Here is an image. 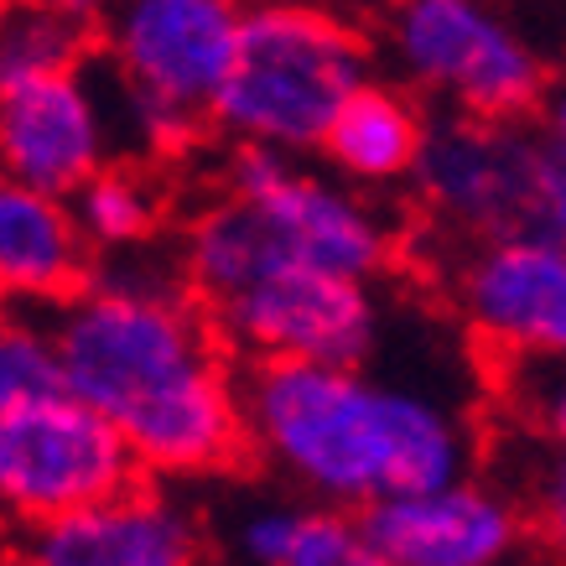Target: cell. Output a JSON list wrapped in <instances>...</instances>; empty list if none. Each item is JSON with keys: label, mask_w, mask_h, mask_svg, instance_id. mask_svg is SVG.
<instances>
[{"label": "cell", "mask_w": 566, "mask_h": 566, "mask_svg": "<svg viewBox=\"0 0 566 566\" xmlns=\"http://www.w3.org/2000/svg\"><path fill=\"white\" fill-rule=\"evenodd\" d=\"M427 99H416L400 78H369L338 109V120L323 140V156L354 188H395V182H411L421 146H427Z\"/></svg>", "instance_id": "9a60e30c"}, {"label": "cell", "mask_w": 566, "mask_h": 566, "mask_svg": "<svg viewBox=\"0 0 566 566\" xmlns=\"http://www.w3.org/2000/svg\"><path fill=\"white\" fill-rule=\"evenodd\" d=\"M48 6H63V11H73V17L99 21V11H104V6H109V0H48Z\"/></svg>", "instance_id": "cb8c5ba5"}, {"label": "cell", "mask_w": 566, "mask_h": 566, "mask_svg": "<svg viewBox=\"0 0 566 566\" xmlns=\"http://www.w3.org/2000/svg\"><path fill=\"white\" fill-rule=\"evenodd\" d=\"M120 151L115 99L99 57L84 69L0 84V167L6 182L73 198Z\"/></svg>", "instance_id": "30bf717a"}, {"label": "cell", "mask_w": 566, "mask_h": 566, "mask_svg": "<svg viewBox=\"0 0 566 566\" xmlns=\"http://www.w3.org/2000/svg\"><path fill=\"white\" fill-rule=\"evenodd\" d=\"M69 203L78 213L84 240L94 244V255H140V244L161 223V188L146 167H130V161H109Z\"/></svg>", "instance_id": "e0dca14e"}, {"label": "cell", "mask_w": 566, "mask_h": 566, "mask_svg": "<svg viewBox=\"0 0 566 566\" xmlns=\"http://www.w3.org/2000/svg\"><path fill=\"white\" fill-rule=\"evenodd\" d=\"M390 255L395 229L364 188L344 182L333 167L317 172L302 156L234 146L219 198H208L182 234V281L213 307L281 265L375 281Z\"/></svg>", "instance_id": "3957f363"}, {"label": "cell", "mask_w": 566, "mask_h": 566, "mask_svg": "<svg viewBox=\"0 0 566 566\" xmlns=\"http://www.w3.org/2000/svg\"><path fill=\"white\" fill-rule=\"evenodd\" d=\"M452 302L504 359H566V244L535 229L468 240L452 265Z\"/></svg>", "instance_id": "8fae6325"}, {"label": "cell", "mask_w": 566, "mask_h": 566, "mask_svg": "<svg viewBox=\"0 0 566 566\" xmlns=\"http://www.w3.org/2000/svg\"><path fill=\"white\" fill-rule=\"evenodd\" d=\"M88 63V21L48 6V0H11L0 21V84L63 73Z\"/></svg>", "instance_id": "ac0fdd59"}, {"label": "cell", "mask_w": 566, "mask_h": 566, "mask_svg": "<svg viewBox=\"0 0 566 566\" xmlns=\"http://www.w3.org/2000/svg\"><path fill=\"white\" fill-rule=\"evenodd\" d=\"M52 333L69 390L125 431L146 473H219L250 447L244 375L188 281L109 255V271L57 307Z\"/></svg>", "instance_id": "6da1fadb"}, {"label": "cell", "mask_w": 566, "mask_h": 566, "mask_svg": "<svg viewBox=\"0 0 566 566\" xmlns=\"http://www.w3.org/2000/svg\"><path fill=\"white\" fill-rule=\"evenodd\" d=\"M504 400L531 442L566 447V359H504Z\"/></svg>", "instance_id": "ffe728a7"}, {"label": "cell", "mask_w": 566, "mask_h": 566, "mask_svg": "<svg viewBox=\"0 0 566 566\" xmlns=\"http://www.w3.org/2000/svg\"><path fill=\"white\" fill-rule=\"evenodd\" d=\"M535 130L546 136V146L556 156H566V63L556 69V78H551L546 99H541V109H535Z\"/></svg>", "instance_id": "603a6c76"}, {"label": "cell", "mask_w": 566, "mask_h": 566, "mask_svg": "<svg viewBox=\"0 0 566 566\" xmlns=\"http://www.w3.org/2000/svg\"><path fill=\"white\" fill-rule=\"evenodd\" d=\"M525 229L566 244V156L546 151V167H541V182H535V203H531V223Z\"/></svg>", "instance_id": "7402d4cb"}, {"label": "cell", "mask_w": 566, "mask_h": 566, "mask_svg": "<svg viewBox=\"0 0 566 566\" xmlns=\"http://www.w3.org/2000/svg\"><path fill=\"white\" fill-rule=\"evenodd\" d=\"M525 515L566 562V447L535 442V458L525 463Z\"/></svg>", "instance_id": "44dd1931"}, {"label": "cell", "mask_w": 566, "mask_h": 566, "mask_svg": "<svg viewBox=\"0 0 566 566\" xmlns=\"http://www.w3.org/2000/svg\"><path fill=\"white\" fill-rule=\"evenodd\" d=\"M323 6H338V11H348V17H375L385 0H323Z\"/></svg>", "instance_id": "d4e9b609"}, {"label": "cell", "mask_w": 566, "mask_h": 566, "mask_svg": "<svg viewBox=\"0 0 566 566\" xmlns=\"http://www.w3.org/2000/svg\"><path fill=\"white\" fill-rule=\"evenodd\" d=\"M359 520L395 566H510L525 541V510L479 473L395 494Z\"/></svg>", "instance_id": "7c38bea8"}, {"label": "cell", "mask_w": 566, "mask_h": 566, "mask_svg": "<svg viewBox=\"0 0 566 566\" xmlns=\"http://www.w3.org/2000/svg\"><path fill=\"white\" fill-rule=\"evenodd\" d=\"M120 151H182L229 84L244 0H109L94 21Z\"/></svg>", "instance_id": "8992f818"}, {"label": "cell", "mask_w": 566, "mask_h": 566, "mask_svg": "<svg viewBox=\"0 0 566 566\" xmlns=\"http://www.w3.org/2000/svg\"><path fill=\"white\" fill-rule=\"evenodd\" d=\"M136 473L125 431L73 390L0 406V499L27 525L125 494Z\"/></svg>", "instance_id": "52a82bcc"}, {"label": "cell", "mask_w": 566, "mask_h": 566, "mask_svg": "<svg viewBox=\"0 0 566 566\" xmlns=\"http://www.w3.org/2000/svg\"><path fill=\"white\" fill-rule=\"evenodd\" d=\"M375 36L323 0H250L229 84L213 99V130L229 146L307 156L369 78H379Z\"/></svg>", "instance_id": "5b68a950"}, {"label": "cell", "mask_w": 566, "mask_h": 566, "mask_svg": "<svg viewBox=\"0 0 566 566\" xmlns=\"http://www.w3.org/2000/svg\"><path fill=\"white\" fill-rule=\"evenodd\" d=\"M244 421L260 463L327 510L364 515L473 468V437L442 395L379 379L364 364H250Z\"/></svg>", "instance_id": "7a4b0ae2"}, {"label": "cell", "mask_w": 566, "mask_h": 566, "mask_svg": "<svg viewBox=\"0 0 566 566\" xmlns=\"http://www.w3.org/2000/svg\"><path fill=\"white\" fill-rule=\"evenodd\" d=\"M375 48L431 109L525 125L566 63V0H385Z\"/></svg>", "instance_id": "277c9868"}, {"label": "cell", "mask_w": 566, "mask_h": 566, "mask_svg": "<svg viewBox=\"0 0 566 566\" xmlns=\"http://www.w3.org/2000/svg\"><path fill=\"white\" fill-rule=\"evenodd\" d=\"M234 546L255 566H395L364 520L327 504H250L234 520Z\"/></svg>", "instance_id": "2e32d148"}, {"label": "cell", "mask_w": 566, "mask_h": 566, "mask_svg": "<svg viewBox=\"0 0 566 566\" xmlns=\"http://www.w3.org/2000/svg\"><path fill=\"white\" fill-rule=\"evenodd\" d=\"M546 151L551 146L535 125L473 120V115L431 109L411 192L431 219L463 240L515 234L531 223Z\"/></svg>", "instance_id": "ba28073f"}, {"label": "cell", "mask_w": 566, "mask_h": 566, "mask_svg": "<svg viewBox=\"0 0 566 566\" xmlns=\"http://www.w3.org/2000/svg\"><path fill=\"white\" fill-rule=\"evenodd\" d=\"M94 244L69 198L6 182L0 188V286L21 307H63L88 286Z\"/></svg>", "instance_id": "5bb4252c"}, {"label": "cell", "mask_w": 566, "mask_h": 566, "mask_svg": "<svg viewBox=\"0 0 566 566\" xmlns=\"http://www.w3.org/2000/svg\"><path fill=\"white\" fill-rule=\"evenodd\" d=\"M219 338L250 364L307 359V364H364L379 338V302L369 281L312 265H281L255 275L208 307Z\"/></svg>", "instance_id": "9c48e42d"}, {"label": "cell", "mask_w": 566, "mask_h": 566, "mask_svg": "<svg viewBox=\"0 0 566 566\" xmlns=\"http://www.w3.org/2000/svg\"><path fill=\"white\" fill-rule=\"evenodd\" d=\"M17 566H198V520L156 489L27 525Z\"/></svg>", "instance_id": "4fadbf2b"}, {"label": "cell", "mask_w": 566, "mask_h": 566, "mask_svg": "<svg viewBox=\"0 0 566 566\" xmlns=\"http://www.w3.org/2000/svg\"><path fill=\"white\" fill-rule=\"evenodd\" d=\"M69 390L63 379V354H57V333L52 323H6L0 333V406H21V400H42V395Z\"/></svg>", "instance_id": "d6986e66"}]
</instances>
